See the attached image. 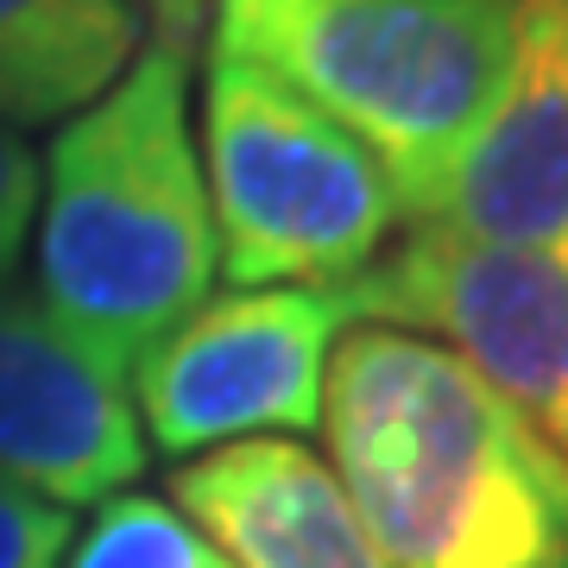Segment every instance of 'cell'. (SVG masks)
<instances>
[{"instance_id": "3", "label": "cell", "mask_w": 568, "mask_h": 568, "mask_svg": "<svg viewBox=\"0 0 568 568\" xmlns=\"http://www.w3.org/2000/svg\"><path fill=\"white\" fill-rule=\"evenodd\" d=\"M215 51L347 126L417 222L506 82L511 0H222Z\"/></svg>"}, {"instance_id": "4", "label": "cell", "mask_w": 568, "mask_h": 568, "mask_svg": "<svg viewBox=\"0 0 568 568\" xmlns=\"http://www.w3.org/2000/svg\"><path fill=\"white\" fill-rule=\"evenodd\" d=\"M203 140L227 284H347L398 227L373 152L260 63L209 51Z\"/></svg>"}, {"instance_id": "9", "label": "cell", "mask_w": 568, "mask_h": 568, "mask_svg": "<svg viewBox=\"0 0 568 568\" xmlns=\"http://www.w3.org/2000/svg\"><path fill=\"white\" fill-rule=\"evenodd\" d=\"M171 506L234 568H386L328 462L291 436H253L183 462Z\"/></svg>"}, {"instance_id": "2", "label": "cell", "mask_w": 568, "mask_h": 568, "mask_svg": "<svg viewBox=\"0 0 568 568\" xmlns=\"http://www.w3.org/2000/svg\"><path fill=\"white\" fill-rule=\"evenodd\" d=\"M215 278V215L190 140V51L145 39L102 102L51 140L39 215L44 316L89 361L133 379L196 316Z\"/></svg>"}, {"instance_id": "13", "label": "cell", "mask_w": 568, "mask_h": 568, "mask_svg": "<svg viewBox=\"0 0 568 568\" xmlns=\"http://www.w3.org/2000/svg\"><path fill=\"white\" fill-rule=\"evenodd\" d=\"M32 209H39V164L20 145L13 126H0V291L20 272V246L26 227H32Z\"/></svg>"}, {"instance_id": "11", "label": "cell", "mask_w": 568, "mask_h": 568, "mask_svg": "<svg viewBox=\"0 0 568 568\" xmlns=\"http://www.w3.org/2000/svg\"><path fill=\"white\" fill-rule=\"evenodd\" d=\"M63 568H234L171 499L114 493L102 499L95 525L77 537Z\"/></svg>"}, {"instance_id": "10", "label": "cell", "mask_w": 568, "mask_h": 568, "mask_svg": "<svg viewBox=\"0 0 568 568\" xmlns=\"http://www.w3.org/2000/svg\"><path fill=\"white\" fill-rule=\"evenodd\" d=\"M145 44L133 0H0V126H51L102 102Z\"/></svg>"}, {"instance_id": "5", "label": "cell", "mask_w": 568, "mask_h": 568, "mask_svg": "<svg viewBox=\"0 0 568 568\" xmlns=\"http://www.w3.org/2000/svg\"><path fill=\"white\" fill-rule=\"evenodd\" d=\"M347 328V284H227L133 366L140 436L159 455L304 436L323 424L328 354Z\"/></svg>"}, {"instance_id": "1", "label": "cell", "mask_w": 568, "mask_h": 568, "mask_svg": "<svg viewBox=\"0 0 568 568\" xmlns=\"http://www.w3.org/2000/svg\"><path fill=\"white\" fill-rule=\"evenodd\" d=\"M323 429L386 568H568V462L443 342L347 328Z\"/></svg>"}, {"instance_id": "14", "label": "cell", "mask_w": 568, "mask_h": 568, "mask_svg": "<svg viewBox=\"0 0 568 568\" xmlns=\"http://www.w3.org/2000/svg\"><path fill=\"white\" fill-rule=\"evenodd\" d=\"M145 7H152V39L196 51V32H203V0H145Z\"/></svg>"}, {"instance_id": "12", "label": "cell", "mask_w": 568, "mask_h": 568, "mask_svg": "<svg viewBox=\"0 0 568 568\" xmlns=\"http://www.w3.org/2000/svg\"><path fill=\"white\" fill-rule=\"evenodd\" d=\"M77 544L70 506H51L44 493L0 480V568H63Z\"/></svg>"}, {"instance_id": "8", "label": "cell", "mask_w": 568, "mask_h": 568, "mask_svg": "<svg viewBox=\"0 0 568 568\" xmlns=\"http://www.w3.org/2000/svg\"><path fill=\"white\" fill-rule=\"evenodd\" d=\"M145 436L126 386L63 335L44 304L0 291V480L51 506H102L140 480Z\"/></svg>"}, {"instance_id": "7", "label": "cell", "mask_w": 568, "mask_h": 568, "mask_svg": "<svg viewBox=\"0 0 568 568\" xmlns=\"http://www.w3.org/2000/svg\"><path fill=\"white\" fill-rule=\"evenodd\" d=\"M417 227L568 265V0H511L506 82Z\"/></svg>"}, {"instance_id": "6", "label": "cell", "mask_w": 568, "mask_h": 568, "mask_svg": "<svg viewBox=\"0 0 568 568\" xmlns=\"http://www.w3.org/2000/svg\"><path fill=\"white\" fill-rule=\"evenodd\" d=\"M354 323L448 342L568 462V265L518 246L410 227L405 246L347 278Z\"/></svg>"}]
</instances>
